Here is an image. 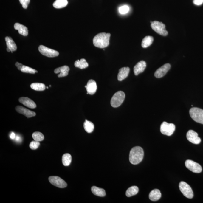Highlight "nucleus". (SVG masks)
<instances>
[{"mask_svg": "<svg viewBox=\"0 0 203 203\" xmlns=\"http://www.w3.org/2000/svg\"><path fill=\"white\" fill-rule=\"evenodd\" d=\"M111 34L102 32L97 34L93 39V44L95 47L100 48H104L109 45Z\"/></svg>", "mask_w": 203, "mask_h": 203, "instance_id": "1", "label": "nucleus"}, {"mask_svg": "<svg viewBox=\"0 0 203 203\" xmlns=\"http://www.w3.org/2000/svg\"><path fill=\"white\" fill-rule=\"evenodd\" d=\"M143 157L144 151L142 148L140 146L135 147L130 151L129 161L132 165H137L142 162Z\"/></svg>", "mask_w": 203, "mask_h": 203, "instance_id": "2", "label": "nucleus"}, {"mask_svg": "<svg viewBox=\"0 0 203 203\" xmlns=\"http://www.w3.org/2000/svg\"><path fill=\"white\" fill-rule=\"evenodd\" d=\"M151 23L152 30L159 35L163 36H166L168 35V32L165 29V26L163 23L157 21H151Z\"/></svg>", "mask_w": 203, "mask_h": 203, "instance_id": "3", "label": "nucleus"}, {"mask_svg": "<svg viewBox=\"0 0 203 203\" xmlns=\"http://www.w3.org/2000/svg\"><path fill=\"white\" fill-rule=\"evenodd\" d=\"M190 115L194 121L203 124V110L198 108H192L190 109Z\"/></svg>", "mask_w": 203, "mask_h": 203, "instance_id": "4", "label": "nucleus"}, {"mask_svg": "<svg viewBox=\"0 0 203 203\" xmlns=\"http://www.w3.org/2000/svg\"><path fill=\"white\" fill-rule=\"evenodd\" d=\"M125 94L123 92L119 91L115 93L111 100V104L113 107H119L123 103L125 98Z\"/></svg>", "mask_w": 203, "mask_h": 203, "instance_id": "5", "label": "nucleus"}, {"mask_svg": "<svg viewBox=\"0 0 203 203\" xmlns=\"http://www.w3.org/2000/svg\"><path fill=\"white\" fill-rule=\"evenodd\" d=\"M179 189L183 195L188 199L193 197V193L190 186L184 181H181L179 184Z\"/></svg>", "mask_w": 203, "mask_h": 203, "instance_id": "6", "label": "nucleus"}, {"mask_svg": "<svg viewBox=\"0 0 203 203\" xmlns=\"http://www.w3.org/2000/svg\"><path fill=\"white\" fill-rule=\"evenodd\" d=\"M175 129V125L168 123L166 122H162L160 126V131L164 135L171 136L174 133Z\"/></svg>", "mask_w": 203, "mask_h": 203, "instance_id": "7", "label": "nucleus"}, {"mask_svg": "<svg viewBox=\"0 0 203 203\" xmlns=\"http://www.w3.org/2000/svg\"><path fill=\"white\" fill-rule=\"evenodd\" d=\"M38 50L43 55L48 57H57L59 55L58 52L43 45H40L39 47Z\"/></svg>", "mask_w": 203, "mask_h": 203, "instance_id": "8", "label": "nucleus"}, {"mask_svg": "<svg viewBox=\"0 0 203 203\" xmlns=\"http://www.w3.org/2000/svg\"><path fill=\"white\" fill-rule=\"evenodd\" d=\"M185 165L188 169L195 173H200L202 171L201 165L191 160L188 159L186 161Z\"/></svg>", "mask_w": 203, "mask_h": 203, "instance_id": "9", "label": "nucleus"}, {"mask_svg": "<svg viewBox=\"0 0 203 203\" xmlns=\"http://www.w3.org/2000/svg\"><path fill=\"white\" fill-rule=\"evenodd\" d=\"M49 180L52 185L57 187L64 188L67 186V184L64 180L57 176H51L49 177Z\"/></svg>", "mask_w": 203, "mask_h": 203, "instance_id": "10", "label": "nucleus"}, {"mask_svg": "<svg viewBox=\"0 0 203 203\" xmlns=\"http://www.w3.org/2000/svg\"><path fill=\"white\" fill-rule=\"evenodd\" d=\"M186 136L188 140L194 144H199L201 142V139L199 137L198 133L194 131H188Z\"/></svg>", "mask_w": 203, "mask_h": 203, "instance_id": "11", "label": "nucleus"}, {"mask_svg": "<svg viewBox=\"0 0 203 203\" xmlns=\"http://www.w3.org/2000/svg\"><path fill=\"white\" fill-rule=\"evenodd\" d=\"M171 67V65L168 63L164 65L155 72V77L158 78L163 77L166 75L168 70L170 69Z\"/></svg>", "mask_w": 203, "mask_h": 203, "instance_id": "12", "label": "nucleus"}, {"mask_svg": "<svg viewBox=\"0 0 203 203\" xmlns=\"http://www.w3.org/2000/svg\"><path fill=\"white\" fill-rule=\"evenodd\" d=\"M16 110L18 113L24 115L28 118L35 116L36 115L35 112L29 110L26 108L21 106H17L16 108Z\"/></svg>", "mask_w": 203, "mask_h": 203, "instance_id": "13", "label": "nucleus"}, {"mask_svg": "<svg viewBox=\"0 0 203 203\" xmlns=\"http://www.w3.org/2000/svg\"><path fill=\"white\" fill-rule=\"evenodd\" d=\"M85 87L87 91V94L90 95L94 94L96 93L97 89L96 82L93 80H89Z\"/></svg>", "mask_w": 203, "mask_h": 203, "instance_id": "14", "label": "nucleus"}, {"mask_svg": "<svg viewBox=\"0 0 203 203\" xmlns=\"http://www.w3.org/2000/svg\"><path fill=\"white\" fill-rule=\"evenodd\" d=\"M146 67V63L141 61L138 63L134 68V72L135 75L137 76L140 73L143 72Z\"/></svg>", "mask_w": 203, "mask_h": 203, "instance_id": "15", "label": "nucleus"}, {"mask_svg": "<svg viewBox=\"0 0 203 203\" xmlns=\"http://www.w3.org/2000/svg\"><path fill=\"white\" fill-rule=\"evenodd\" d=\"M19 101L20 103H22L24 106L30 109H35L37 106L35 102L27 97L20 98Z\"/></svg>", "mask_w": 203, "mask_h": 203, "instance_id": "16", "label": "nucleus"}, {"mask_svg": "<svg viewBox=\"0 0 203 203\" xmlns=\"http://www.w3.org/2000/svg\"><path fill=\"white\" fill-rule=\"evenodd\" d=\"M70 68L67 66H64L58 68L54 70L55 73L59 74L58 75L59 78L66 77L68 75Z\"/></svg>", "mask_w": 203, "mask_h": 203, "instance_id": "17", "label": "nucleus"}, {"mask_svg": "<svg viewBox=\"0 0 203 203\" xmlns=\"http://www.w3.org/2000/svg\"><path fill=\"white\" fill-rule=\"evenodd\" d=\"M130 69L128 67H124L119 70L117 76V79L119 81H122L126 78L128 76Z\"/></svg>", "mask_w": 203, "mask_h": 203, "instance_id": "18", "label": "nucleus"}, {"mask_svg": "<svg viewBox=\"0 0 203 203\" xmlns=\"http://www.w3.org/2000/svg\"><path fill=\"white\" fill-rule=\"evenodd\" d=\"M14 28L16 30H18V33L24 36H27L28 34V28L27 27L19 23H16L14 24Z\"/></svg>", "mask_w": 203, "mask_h": 203, "instance_id": "19", "label": "nucleus"}, {"mask_svg": "<svg viewBox=\"0 0 203 203\" xmlns=\"http://www.w3.org/2000/svg\"><path fill=\"white\" fill-rule=\"evenodd\" d=\"M162 194L160 191L157 189L152 190L149 194V199L151 201H158L161 198Z\"/></svg>", "mask_w": 203, "mask_h": 203, "instance_id": "20", "label": "nucleus"}, {"mask_svg": "<svg viewBox=\"0 0 203 203\" xmlns=\"http://www.w3.org/2000/svg\"><path fill=\"white\" fill-rule=\"evenodd\" d=\"M7 47L10 50L11 52L17 50V47L13 40L10 37H7L5 38Z\"/></svg>", "mask_w": 203, "mask_h": 203, "instance_id": "21", "label": "nucleus"}, {"mask_svg": "<svg viewBox=\"0 0 203 203\" xmlns=\"http://www.w3.org/2000/svg\"><path fill=\"white\" fill-rule=\"evenodd\" d=\"M91 190L93 194L98 196L104 197L106 195V191L103 188L93 186L92 187Z\"/></svg>", "mask_w": 203, "mask_h": 203, "instance_id": "22", "label": "nucleus"}, {"mask_svg": "<svg viewBox=\"0 0 203 203\" xmlns=\"http://www.w3.org/2000/svg\"><path fill=\"white\" fill-rule=\"evenodd\" d=\"M154 41L153 37L147 36L145 37L142 40V46L143 48H147L151 45Z\"/></svg>", "mask_w": 203, "mask_h": 203, "instance_id": "23", "label": "nucleus"}, {"mask_svg": "<svg viewBox=\"0 0 203 203\" xmlns=\"http://www.w3.org/2000/svg\"><path fill=\"white\" fill-rule=\"evenodd\" d=\"M75 66L80 69H86L89 66V64L85 59L77 60L75 63Z\"/></svg>", "mask_w": 203, "mask_h": 203, "instance_id": "24", "label": "nucleus"}, {"mask_svg": "<svg viewBox=\"0 0 203 203\" xmlns=\"http://www.w3.org/2000/svg\"><path fill=\"white\" fill-rule=\"evenodd\" d=\"M139 188L136 186H133L127 190L126 194L127 196L130 197L136 195L139 192Z\"/></svg>", "mask_w": 203, "mask_h": 203, "instance_id": "25", "label": "nucleus"}, {"mask_svg": "<svg viewBox=\"0 0 203 203\" xmlns=\"http://www.w3.org/2000/svg\"><path fill=\"white\" fill-rule=\"evenodd\" d=\"M67 4V0H56L53 4V6L54 8L60 9L66 7Z\"/></svg>", "mask_w": 203, "mask_h": 203, "instance_id": "26", "label": "nucleus"}, {"mask_svg": "<svg viewBox=\"0 0 203 203\" xmlns=\"http://www.w3.org/2000/svg\"><path fill=\"white\" fill-rule=\"evenodd\" d=\"M83 127L86 132L90 133L94 130V125L91 122L86 120L85 122L83 123Z\"/></svg>", "mask_w": 203, "mask_h": 203, "instance_id": "27", "label": "nucleus"}, {"mask_svg": "<svg viewBox=\"0 0 203 203\" xmlns=\"http://www.w3.org/2000/svg\"><path fill=\"white\" fill-rule=\"evenodd\" d=\"M32 89L38 91H42L45 90L46 86L44 83H33L31 85Z\"/></svg>", "mask_w": 203, "mask_h": 203, "instance_id": "28", "label": "nucleus"}, {"mask_svg": "<svg viewBox=\"0 0 203 203\" xmlns=\"http://www.w3.org/2000/svg\"><path fill=\"white\" fill-rule=\"evenodd\" d=\"M72 156L69 154L66 153L63 155L62 156V162L63 165L67 166L69 165L72 162Z\"/></svg>", "mask_w": 203, "mask_h": 203, "instance_id": "29", "label": "nucleus"}, {"mask_svg": "<svg viewBox=\"0 0 203 203\" xmlns=\"http://www.w3.org/2000/svg\"><path fill=\"white\" fill-rule=\"evenodd\" d=\"M33 139L34 140L41 142L44 139V136L42 133L39 132H34L32 135Z\"/></svg>", "mask_w": 203, "mask_h": 203, "instance_id": "30", "label": "nucleus"}, {"mask_svg": "<svg viewBox=\"0 0 203 203\" xmlns=\"http://www.w3.org/2000/svg\"><path fill=\"white\" fill-rule=\"evenodd\" d=\"M21 71L23 73H31V74H35V73H37L38 72L36 70L32 68L24 65L23 66Z\"/></svg>", "mask_w": 203, "mask_h": 203, "instance_id": "31", "label": "nucleus"}, {"mask_svg": "<svg viewBox=\"0 0 203 203\" xmlns=\"http://www.w3.org/2000/svg\"><path fill=\"white\" fill-rule=\"evenodd\" d=\"M129 10V7L127 5H123L119 8V11L120 13L124 14L127 13Z\"/></svg>", "mask_w": 203, "mask_h": 203, "instance_id": "32", "label": "nucleus"}, {"mask_svg": "<svg viewBox=\"0 0 203 203\" xmlns=\"http://www.w3.org/2000/svg\"><path fill=\"white\" fill-rule=\"evenodd\" d=\"M40 145L39 142L34 140L31 142L30 145V147L31 149L35 150L37 149Z\"/></svg>", "mask_w": 203, "mask_h": 203, "instance_id": "33", "label": "nucleus"}, {"mask_svg": "<svg viewBox=\"0 0 203 203\" xmlns=\"http://www.w3.org/2000/svg\"><path fill=\"white\" fill-rule=\"evenodd\" d=\"M19 1L23 8L24 9H27L28 8L29 4L30 3V0H19Z\"/></svg>", "mask_w": 203, "mask_h": 203, "instance_id": "34", "label": "nucleus"}, {"mask_svg": "<svg viewBox=\"0 0 203 203\" xmlns=\"http://www.w3.org/2000/svg\"><path fill=\"white\" fill-rule=\"evenodd\" d=\"M193 3L196 5H201L203 3V0H193Z\"/></svg>", "mask_w": 203, "mask_h": 203, "instance_id": "35", "label": "nucleus"}, {"mask_svg": "<svg viewBox=\"0 0 203 203\" xmlns=\"http://www.w3.org/2000/svg\"><path fill=\"white\" fill-rule=\"evenodd\" d=\"M15 65L17 67H18V70H21L23 66H24L22 64H21V63H20L18 62L16 63Z\"/></svg>", "mask_w": 203, "mask_h": 203, "instance_id": "36", "label": "nucleus"}, {"mask_svg": "<svg viewBox=\"0 0 203 203\" xmlns=\"http://www.w3.org/2000/svg\"><path fill=\"white\" fill-rule=\"evenodd\" d=\"M14 139H15L16 141L17 142H21V138L19 136H18V135H16V136L15 138Z\"/></svg>", "mask_w": 203, "mask_h": 203, "instance_id": "37", "label": "nucleus"}, {"mask_svg": "<svg viewBox=\"0 0 203 203\" xmlns=\"http://www.w3.org/2000/svg\"><path fill=\"white\" fill-rule=\"evenodd\" d=\"M16 136L15 133H14V132H12L10 135V137L11 139H14L15 138Z\"/></svg>", "mask_w": 203, "mask_h": 203, "instance_id": "38", "label": "nucleus"}, {"mask_svg": "<svg viewBox=\"0 0 203 203\" xmlns=\"http://www.w3.org/2000/svg\"><path fill=\"white\" fill-rule=\"evenodd\" d=\"M7 51L8 52H11L9 48H8V47H7Z\"/></svg>", "mask_w": 203, "mask_h": 203, "instance_id": "39", "label": "nucleus"}]
</instances>
